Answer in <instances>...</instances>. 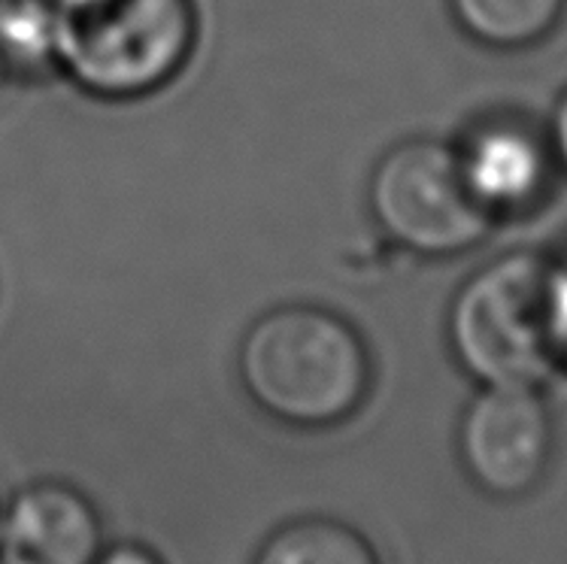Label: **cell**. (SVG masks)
I'll return each instance as SVG.
<instances>
[{"label":"cell","instance_id":"cell-1","mask_svg":"<svg viewBox=\"0 0 567 564\" xmlns=\"http://www.w3.org/2000/svg\"><path fill=\"white\" fill-rule=\"evenodd\" d=\"M237 380L255 410L291 431H331L373 392V356L343 312L291 300L261 312L240 337Z\"/></svg>","mask_w":567,"mask_h":564},{"label":"cell","instance_id":"cell-2","mask_svg":"<svg viewBox=\"0 0 567 564\" xmlns=\"http://www.w3.org/2000/svg\"><path fill=\"white\" fill-rule=\"evenodd\" d=\"M200 37L195 0H59L55 76L104 104H131L183 76Z\"/></svg>","mask_w":567,"mask_h":564},{"label":"cell","instance_id":"cell-3","mask_svg":"<svg viewBox=\"0 0 567 564\" xmlns=\"http://www.w3.org/2000/svg\"><path fill=\"white\" fill-rule=\"evenodd\" d=\"M446 346L476 386H540L558 370L546 319V255L513 249L476 267L450 300Z\"/></svg>","mask_w":567,"mask_h":564},{"label":"cell","instance_id":"cell-4","mask_svg":"<svg viewBox=\"0 0 567 564\" xmlns=\"http://www.w3.org/2000/svg\"><path fill=\"white\" fill-rule=\"evenodd\" d=\"M368 213L392 246L429 262L471 253L498 228L464 183L455 146L437 137L382 152L368 176Z\"/></svg>","mask_w":567,"mask_h":564},{"label":"cell","instance_id":"cell-5","mask_svg":"<svg viewBox=\"0 0 567 564\" xmlns=\"http://www.w3.org/2000/svg\"><path fill=\"white\" fill-rule=\"evenodd\" d=\"M556 447V416L540 386H480L455 428L464 476L495 501L534 495L553 471Z\"/></svg>","mask_w":567,"mask_h":564},{"label":"cell","instance_id":"cell-6","mask_svg":"<svg viewBox=\"0 0 567 564\" xmlns=\"http://www.w3.org/2000/svg\"><path fill=\"white\" fill-rule=\"evenodd\" d=\"M452 146L471 195L495 225L532 216L556 188L558 164L549 134L522 115H486Z\"/></svg>","mask_w":567,"mask_h":564},{"label":"cell","instance_id":"cell-7","mask_svg":"<svg viewBox=\"0 0 567 564\" xmlns=\"http://www.w3.org/2000/svg\"><path fill=\"white\" fill-rule=\"evenodd\" d=\"M0 543L31 564H94L106 546L104 516L76 485L37 480L3 510Z\"/></svg>","mask_w":567,"mask_h":564},{"label":"cell","instance_id":"cell-8","mask_svg":"<svg viewBox=\"0 0 567 564\" xmlns=\"http://www.w3.org/2000/svg\"><path fill=\"white\" fill-rule=\"evenodd\" d=\"M455 28L495 52L544 43L565 22L567 0H446Z\"/></svg>","mask_w":567,"mask_h":564},{"label":"cell","instance_id":"cell-9","mask_svg":"<svg viewBox=\"0 0 567 564\" xmlns=\"http://www.w3.org/2000/svg\"><path fill=\"white\" fill-rule=\"evenodd\" d=\"M249 564H385L380 546L334 516H298L267 534Z\"/></svg>","mask_w":567,"mask_h":564},{"label":"cell","instance_id":"cell-10","mask_svg":"<svg viewBox=\"0 0 567 564\" xmlns=\"http://www.w3.org/2000/svg\"><path fill=\"white\" fill-rule=\"evenodd\" d=\"M59 0H0V82L37 85L55 76Z\"/></svg>","mask_w":567,"mask_h":564},{"label":"cell","instance_id":"cell-11","mask_svg":"<svg viewBox=\"0 0 567 564\" xmlns=\"http://www.w3.org/2000/svg\"><path fill=\"white\" fill-rule=\"evenodd\" d=\"M546 319L556 368L567 370V249L546 255Z\"/></svg>","mask_w":567,"mask_h":564},{"label":"cell","instance_id":"cell-12","mask_svg":"<svg viewBox=\"0 0 567 564\" xmlns=\"http://www.w3.org/2000/svg\"><path fill=\"white\" fill-rule=\"evenodd\" d=\"M546 134H549V146H553V155H556L558 171L567 173V85L556 98V104H553V113H549V122H546Z\"/></svg>","mask_w":567,"mask_h":564},{"label":"cell","instance_id":"cell-13","mask_svg":"<svg viewBox=\"0 0 567 564\" xmlns=\"http://www.w3.org/2000/svg\"><path fill=\"white\" fill-rule=\"evenodd\" d=\"M94 564H162V558L152 553L150 546L140 543H118L113 550H104Z\"/></svg>","mask_w":567,"mask_h":564},{"label":"cell","instance_id":"cell-14","mask_svg":"<svg viewBox=\"0 0 567 564\" xmlns=\"http://www.w3.org/2000/svg\"><path fill=\"white\" fill-rule=\"evenodd\" d=\"M0 564H31V562H24L22 555H16V553H10V550H3V546H0Z\"/></svg>","mask_w":567,"mask_h":564}]
</instances>
